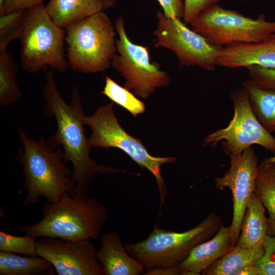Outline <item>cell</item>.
<instances>
[{
	"mask_svg": "<svg viewBox=\"0 0 275 275\" xmlns=\"http://www.w3.org/2000/svg\"><path fill=\"white\" fill-rule=\"evenodd\" d=\"M45 84L43 98L45 101L43 114L54 117L57 129L47 140L52 148L62 146L63 160L71 163L72 176L76 183V193L87 195L89 184L95 174H109L125 171L93 160L90 156L91 146L85 134L82 108L78 89L74 87L71 93V101L67 103L59 91L52 71L44 70Z\"/></svg>",
	"mask_w": 275,
	"mask_h": 275,
	"instance_id": "1",
	"label": "cell"
},
{
	"mask_svg": "<svg viewBox=\"0 0 275 275\" xmlns=\"http://www.w3.org/2000/svg\"><path fill=\"white\" fill-rule=\"evenodd\" d=\"M41 212L42 218L38 223L15 227L36 239H95L104 226L108 213L106 207L95 199L77 193L44 203Z\"/></svg>",
	"mask_w": 275,
	"mask_h": 275,
	"instance_id": "2",
	"label": "cell"
},
{
	"mask_svg": "<svg viewBox=\"0 0 275 275\" xmlns=\"http://www.w3.org/2000/svg\"><path fill=\"white\" fill-rule=\"evenodd\" d=\"M17 128L23 146L17 159L23 167V185L27 190L24 203L36 204L42 196L54 202L66 194L75 193L76 183L64 161L63 151L53 150L43 138L34 140Z\"/></svg>",
	"mask_w": 275,
	"mask_h": 275,
	"instance_id": "3",
	"label": "cell"
},
{
	"mask_svg": "<svg viewBox=\"0 0 275 275\" xmlns=\"http://www.w3.org/2000/svg\"><path fill=\"white\" fill-rule=\"evenodd\" d=\"M65 29L69 66L83 73L105 71L117 52V32L103 11L68 25Z\"/></svg>",
	"mask_w": 275,
	"mask_h": 275,
	"instance_id": "4",
	"label": "cell"
},
{
	"mask_svg": "<svg viewBox=\"0 0 275 275\" xmlns=\"http://www.w3.org/2000/svg\"><path fill=\"white\" fill-rule=\"evenodd\" d=\"M223 224L222 218L212 213L187 231L177 232L155 227L145 239L124 246L147 270L171 266L179 264L195 246L213 237Z\"/></svg>",
	"mask_w": 275,
	"mask_h": 275,
	"instance_id": "5",
	"label": "cell"
},
{
	"mask_svg": "<svg viewBox=\"0 0 275 275\" xmlns=\"http://www.w3.org/2000/svg\"><path fill=\"white\" fill-rule=\"evenodd\" d=\"M65 39V30L51 19L43 4L25 10L19 38L21 67L34 73L48 66L65 73L70 67Z\"/></svg>",
	"mask_w": 275,
	"mask_h": 275,
	"instance_id": "6",
	"label": "cell"
},
{
	"mask_svg": "<svg viewBox=\"0 0 275 275\" xmlns=\"http://www.w3.org/2000/svg\"><path fill=\"white\" fill-rule=\"evenodd\" d=\"M83 123L92 130L88 139L92 147L117 148L127 154L141 168L150 172L155 178L159 193L160 207L164 204L167 190L161 174V167L174 163V157H155L147 151L142 141L127 133L120 124L112 102L101 105L90 116L84 117Z\"/></svg>",
	"mask_w": 275,
	"mask_h": 275,
	"instance_id": "7",
	"label": "cell"
},
{
	"mask_svg": "<svg viewBox=\"0 0 275 275\" xmlns=\"http://www.w3.org/2000/svg\"><path fill=\"white\" fill-rule=\"evenodd\" d=\"M190 25L209 43L219 47L259 42L275 33V21L267 20L264 14L254 19L218 4L203 11Z\"/></svg>",
	"mask_w": 275,
	"mask_h": 275,
	"instance_id": "8",
	"label": "cell"
},
{
	"mask_svg": "<svg viewBox=\"0 0 275 275\" xmlns=\"http://www.w3.org/2000/svg\"><path fill=\"white\" fill-rule=\"evenodd\" d=\"M114 24L118 35L117 52L111 65L125 80L123 86L143 99L149 97L156 89L167 87L170 81L169 75L160 70L158 63L151 61L146 46L130 40L123 18L118 17Z\"/></svg>",
	"mask_w": 275,
	"mask_h": 275,
	"instance_id": "9",
	"label": "cell"
},
{
	"mask_svg": "<svg viewBox=\"0 0 275 275\" xmlns=\"http://www.w3.org/2000/svg\"><path fill=\"white\" fill-rule=\"evenodd\" d=\"M234 115L226 127L205 136L203 146H216L222 142L223 151L228 156L241 154L253 145H259L275 154V137L267 131L255 116L249 96L243 88L231 93Z\"/></svg>",
	"mask_w": 275,
	"mask_h": 275,
	"instance_id": "10",
	"label": "cell"
},
{
	"mask_svg": "<svg viewBox=\"0 0 275 275\" xmlns=\"http://www.w3.org/2000/svg\"><path fill=\"white\" fill-rule=\"evenodd\" d=\"M157 25L153 32L154 46L172 51L181 67L198 66L213 71L222 47L214 46L202 35L189 29L178 17H169L162 11L156 13Z\"/></svg>",
	"mask_w": 275,
	"mask_h": 275,
	"instance_id": "11",
	"label": "cell"
},
{
	"mask_svg": "<svg viewBox=\"0 0 275 275\" xmlns=\"http://www.w3.org/2000/svg\"><path fill=\"white\" fill-rule=\"evenodd\" d=\"M90 240L42 237L36 241L37 253L52 264L58 275H104Z\"/></svg>",
	"mask_w": 275,
	"mask_h": 275,
	"instance_id": "12",
	"label": "cell"
},
{
	"mask_svg": "<svg viewBox=\"0 0 275 275\" xmlns=\"http://www.w3.org/2000/svg\"><path fill=\"white\" fill-rule=\"evenodd\" d=\"M230 168L222 177L214 179L215 187L230 189L233 200V216L230 226L232 242L235 247L248 203L254 193L259 159L252 147L240 154L230 156Z\"/></svg>",
	"mask_w": 275,
	"mask_h": 275,
	"instance_id": "13",
	"label": "cell"
},
{
	"mask_svg": "<svg viewBox=\"0 0 275 275\" xmlns=\"http://www.w3.org/2000/svg\"><path fill=\"white\" fill-rule=\"evenodd\" d=\"M216 64L231 69L252 65L275 68V33L259 42L222 47Z\"/></svg>",
	"mask_w": 275,
	"mask_h": 275,
	"instance_id": "14",
	"label": "cell"
},
{
	"mask_svg": "<svg viewBox=\"0 0 275 275\" xmlns=\"http://www.w3.org/2000/svg\"><path fill=\"white\" fill-rule=\"evenodd\" d=\"M96 257L103 267L104 275H139L145 268L126 251L118 233L114 231L101 236Z\"/></svg>",
	"mask_w": 275,
	"mask_h": 275,
	"instance_id": "15",
	"label": "cell"
},
{
	"mask_svg": "<svg viewBox=\"0 0 275 275\" xmlns=\"http://www.w3.org/2000/svg\"><path fill=\"white\" fill-rule=\"evenodd\" d=\"M230 226L222 225L211 238L195 246L178 264L182 275H198L233 248Z\"/></svg>",
	"mask_w": 275,
	"mask_h": 275,
	"instance_id": "16",
	"label": "cell"
},
{
	"mask_svg": "<svg viewBox=\"0 0 275 275\" xmlns=\"http://www.w3.org/2000/svg\"><path fill=\"white\" fill-rule=\"evenodd\" d=\"M265 208L254 193L246 207L236 247L253 248L262 246L268 232Z\"/></svg>",
	"mask_w": 275,
	"mask_h": 275,
	"instance_id": "17",
	"label": "cell"
},
{
	"mask_svg": "<svg viewBox=\"0 0 275 275\" xmlns=\"http://www.w3.org/2000/svg\"><path fill=\"white\" fill-rule=\"evenodd\" d=\"M45 7L51 19L63 29L104 10L102 0H49Z\"/></svg>",
	"mask_w": 275,
	"mask_h": 275,
	"instance_id": "18",
	"label": "cell"
},
{
	"mask_svg": "<svg viewBox=\"0 0 275 275\" xmlns=\"http://www.w3.org/2000/svg\"><path fill=\"white\" fill-rule=\"evenodd\" d=\"M55 269L45 258L0 251V275H54Z\"/></svg>",
	"mask_w": 275,
	"mask_h": 275,
	"instance_id": "19",
	"label": "cell"
},
{
	"mask_svg": "<svg viewBox=\"0 0 275 275\" xmlns=\"http://www.w3.org/2000/svg\"><path fill=\"white\" fill-rule=\"evenodd\" d=\"M254 193L269 214L267 234L275 236V163L268 158L258 165Z\"/></svg>",
	"mask_w": 275,
	"mask_h": 275,
	"instance_id": "20",
	"label": "cell"
},
{
	"mask_svg": "<svg viewBox=\"0 0 275 275\" xmlns=\"http://www.w3.org/2000/svg\"><path fill=\"white\" fill-rule=\"evenodd\" d=\"M264 252L263 245L253 248L234 247L203 271L204 275H233L249 265H255Z\"/></svg>",
	"mask_w": 275,
	"mask_h": 275,
	"instance_id": "21",
	"label": "cell"
},
{
	"mask_svg": "<svg viewBox=\"0 0 275 275\" xmlns=\"http://www.w3.org/2000/svg\"><path fill=\"white\" fill-rule=\"evenodd\" d=\"M252 108L261 124L269 132H275V92L261 88L250 79L243 81Z\"/></svg>",
	"mask_w": 275,
	"mask_h": 275,
	"instance_id": "22",
	"label": "cell"
},
{
	"mask_svg": "<svg viewBox=\"0 0 275 275\" xmlns=\"http://www.w3.org/2000/svg\"><path fill=\"white\" fill-rule=\"evenodd\" d=\"M18 67L11 54L0 52V106H6L19 101L21 93L16 82Z\"/></svg>",
	"mask_w": 275,
	"mask_h": 275,
	"instance_id": "23",
	"label": "cell"
},
{
	"mask_svg": "<svg viewBox=\"0 0 275 275\" xmlns=\"http://www.w3.org/2000/svg\"><path fill=\"white\" fill-rule=\"evenodd\" d=\"M101 94L127 111L134 117L144 113L146 106L129 90L122 87L110 77H105V85Z\"/></svg>",
	"mask_w": 275,
	"mask_h": 275,
	"instance_id": "24",
	"label": "cell"
},
{
	"mask_svg": "<svg viewBox=\"0 0 275 275\" xmlns=\"http://www.w3.org/2000/svg\"><path fill=\"white\" fill-rule=\"evenodd\" d=\"M25 11L19 10L0 16V52L7 51L9 43L20 38Z\"/></svg>",
	"mask_w": 275,
	"mask_h": 275,
	"instance_id": "25",
	"label": "cell"
},
{
	"mask_svg": "<svg viewBox=\"0 0 275 275\" xmlns=\"http://www.w3.org/2000/svg\"><path fill=\"white\" fill-rule=\"evenodd\" d=\"M36 238L26 234L13 235L0 231V251L30 257L38 256Z\"/></svg>",
	"mask_w": 275,
	"mask_h": 275,
	"instance_id": "26",
	"label": "cell"
},
{
	"mask_svg": "<svg viewBox=\"0 0 275 275\" xmlns=\"http://www.w3.org/2000/svg\"><path fill=\"white\" fill-rule=\"evenodd\" d=\"M263 246V254L255 264L258 275H275V236L267 234Z\"/></svg>",
	"mask_w": 275,
	"mask_h": 275,
	"instance_id": "27",
	"label": "cell"
},
{
	"mask_svg": "<svg viewBox=\"0 0 275 275\" xmlns=\"http://www.w3.org/2000/svg\"><path fill=\"white\" fill-rule=\"evenodd\" d=\"M250 79L258 87L275 92V68L252 65L246 67Z\"/></svg>",
	"mask_w": 275,
	"mask_h": 275,
	"instance_id": "28",
	"label": "cell"
},
{
	"mask_svg": "<svg viewBox=\"0 0 275 275\" xmlns=\"http://www.w3.org/2000/svg\"><path fill=\"white\" fill-rule=\"evenodd\" d=\"M222 0H184L183 22L189 24L203 11Z\"/></svg>",
	"mask_w": 275,
	"mask_h": 275,
	"instance_id": "29",
	"label": "cell"
},
{
	"mask_svg": "<svg viewBox=\"0 0 275 275\" xmlns=\"http://www.w3.org/2000/svg\"><path fill=\"white\" fill-rule=\"evenodd\" d=\"M45 0H2L0 2V15L19 10L32 9L43 4Z\"/></svg>",
	"mask_w": 275,
	"mask_h": 275,
	"instance_id": "30",
	"label": "cell"
},
{
	"mask_svg": "<svg viewBox=\"0 0 275 275\" xmlns=\"http://www.w3.org/2000/svg\"><path fill=\"white\" fill-rule=\"evenodd\" d=\"M163 12L169 17L182 18L184 4L182 0H157Z\"/></svg>",
	"mask_w": 275,
	"mask_h": 275,
	"instance_id": "31",
	"label": "cell"
},
{
	"mask_svg": "<svg viewBox=\"0 0 275 275\" xmlns=\"http://www.w3.org/2000/svg\"><path fill=\"white\" fill-rule=\"evenodd\" d=\"M146 275H177L181 274L178 264L168 266L157 267L147 270Z\"/></svg>",
	"mask_w": 275,
	"mask_h": 275,
	"instance_id": "32",
	"label": "cell"
},
{
	"mask_svg": "<svg viewBox=\"0 0 275 275\" xmlns=\"http://www.w3.org/2000/svg\"><path fill=\"white\" fill-rule=\"evenodd\" d=\"M233 275H258V271L255 265H249L237 270Z\"/></svg>",
	"mask_w": 275,
	"mask_h": 275,
	"instance_id": "33",
	"label": "cell"
},
{
	"mask_svg": "<svg viewBox=\"0 0 275 275\" xmlns=\"http://www.w3.org/2000/svg\"><path fill=\"white\" fill-rule=\"evenodd\" d=\"M103 5V9H107L115 6L116 0H102Z\"/></svg>",
	"mask_w": 275,
	"mask_h": 275,
	"instance_id": "34",
	"label": "cell"
},
{
	"mask_svg": "<svg viewBox=\"0 0 275 275\" xmlns=\"http://www.w3.org/2000/svg\"><path fill=\"white\" fill-rule=\"evenodd\" d=\"M269 160L275 163V155L272 157L268 158Z\"/></svg>",
	"mask_w": 275,
	"mask_h": 275,
	"instance_id": "35",
	"label": "cell"
},
{
	"mask_svg": "<svg viewBox=\"0 0 275 275\" xmlns=\"http://www.w3.org/2000/svg\"><path fill=\"white\" fill-rule=\"evenodd\" d=\"M244 2H247L249 1V0H242Z\"/></svg>",
	"mask_w": 275,
	"mask_h": 275,
	"instance_id": "36",
	"label": "cell"
},
{
	"mask_svg": "<svg viewBox=\"0 0 275 275\" xmlns=\"http://www.w3.org/2000/svg\"><path fill=\"white\" fill-rule=\"evenodd\" d=\"M2 0H0V2Z\"/></svg>",
	"mask_w": 275,
	"mask_h": 275,
	"instance_id": "37",
	"label": "cell"
}]
</instances>
